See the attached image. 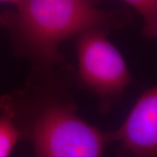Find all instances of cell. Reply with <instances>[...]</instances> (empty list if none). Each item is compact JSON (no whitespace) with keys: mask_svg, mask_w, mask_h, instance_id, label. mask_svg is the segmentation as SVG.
I'll return each mask as SVG.
<instances>
[{"mask_svg":"<svg viewBox=\"0 0 157 157\" xmlns=\"http://www.w3.org/2000/svg\"><path fill=\"white\" fill-rule=\"evenodd\" d=\"M140 14L144 21L143 33L148 38L157 35V0H124Z\"/></svg>","mask_w":157,"mask_h":157,"instance_id":"6","label":"cell"},{"mask_svg":"<svg viewBox=\"0 0 157 157\" xmlns=\"http://www.w3.org/2000/svg\"><path fill=\"white\" fill-rule=\"evenodd\" d=\"M20 139L21 135L15 120V110L11 100L6 98L1 102L0 157H10Z\"/></svg>","mask_w":157,"mask_h":157,"instance_id":"5","label":"cell"},{"mask_svg":"<svg viewBox=\"0 0 157 157\" xmlns=\"http://www.w3.org/2000/svg\"><path fill=\"white\" fill-rule=\"evenodd\" d=\"M36 157H103L108 133L86 122L70 104L50 102L25 123H17Z\"/></svg>","mask_w":157,"mask_h":157,"instance_id":"2","label":"cell"},{"mask_svg":"<svg viewBox=\"0 0 157 157\" xmlns=\"http://www.w3.org/2000/svg\"><path fill=\"white\" fill-rule=\"evenodd\" d=\"M78 76L100 97L107 109L132 82L127 63L107 37V31L93 29L78 36Z\"/></svg>","mask_w":157,"mask_h":157,"instance_id":"3","label":"cell"},{"mask_svg":"<svg viewBox=\"0 0 157 157\" xmlns=\"http://www.w3.org/2000/svg\"><path fill=\"white\" fill-rule=\"evenodd\" d=\"M20 0H0V2H4V3H11L12 5H16L19 2Z\"/></svg>","mask_w":157,"mask_h":157,"instance_id":"7","label":"cell"},{"mask_svg":"<svg viewBox=\"0 0 157 157\" xmlns=\"http://www.w3.org/2000/svg\"><path fill=\"white\" fill-rule=\"evenodd\" d=\"M131 20L126 9L103 11L94 0H20L15 10L0 14V26L10 32L22 52L37 61H59V45L93 29L109 32Z\"/></svg>","mask_w":157,"mask_h":157,"instance_id":"1","label":"cell"},{"mask_svg":"<svg viewBox=\"0 0 157 157\" xmlns=\"http://www.w3.org/2000/svg\"><path fill=\"white\" fill-rule=\"evenodd\" d=\"M117 142L115 157H157V88L144 92L120 128L108 132Z\"/></svg>","mask_w":157,"mask_h":157,"instance_id":"4","label":"cell"}]
</instances>
